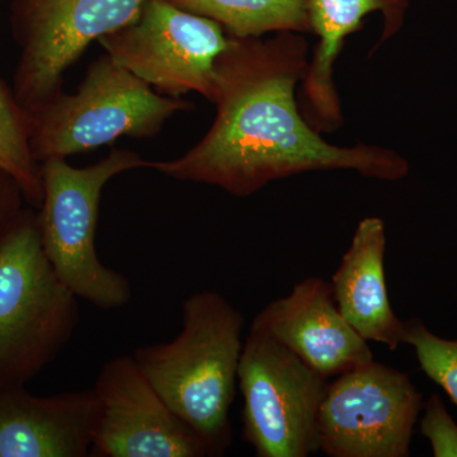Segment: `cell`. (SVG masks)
I'll list each match as a JSON object with an SVG mask.
<instances>
[{"label": "cell", "mask_w": 457, "mask_h": 457, "mask_svg": "<svg viewBox=\"0 0 457 457\" xmlns=\"http://www.w3.org/2000/svg\"><path fill=\"white\" fill-rule=\"evenodd\" d=\"M309 60L303 33L279 32L266 41L230 37L213 71L212 101L218 111L212 128L186 154L150 162V168L236 197L309 171L351 170L385 182L405 179L411 167L395 150L335 145L308 122L296 87Z\"/></svg>", "instance_id": "obj_1"}, {"label": "cell", "mask_w": 457, "mask_h": 457, "mask_svg": "<svg viewBox=\"0 0 457 457\" xmlns=\"http://www.w3.org/2000/svg\"><path fill=\"white\" fill-rule=\"evenodd\" d=\"M177 7L215 21L234 38L270 32L311 33L309 0H170Z\"/></svg>", "instance_id": "obj_15"}, {"label": "cell", "mask_w": 457, "mask_h": 457, "mask_svg": "<svg viewBox=\"0 0 457 457\" xmlns=\"http://www.w3.org/2000/svg\"><path fill=\"white\" fill-rule=\"evenodd\" d=\"M249 332L281 343L328 378L374 360L369 342L339 312L332 284L317 276L302 279L290 294L267 303Z\"/></svg>", "instance_id": "obj_11"}, {"label": "cell", "mask_w": 457, "mask_h": 457, "mask_svg": "<svg viewBox=\"0 0 457 457\" xmlns=\"http://www.w3.org/2000/svg\"><path fill=\"white\" fill-rule=\"evenodd\" d=\"M423 404L407 372L370 361L328 383L319 447L330 457H408Z\"/></svg>", "instance_id": "obj_7"}, {"label": "cell", "mask_w": 457, "mask_h": 457, "mask_svg": "<svg viewBox=\"0 0 457 457\" xmlns=\"http://www.w3.org/2000/svg\"><path fill=\"white\" fill-rule=\"evenodd\" d=\"M408 7L409 0H309L312 32L318 45L302 82V99L303 116L318 131L336 130L343 121L333 74L345 38L359 31L363 18L380 12L384 26L376 50L400 31Z\"/></svg>", "instance_id": "obj_13"}, {"label": "cell", "mask_w": 457, "mask_h": 457, "mask_svg": "<svg viewBox=\"0 0 457 457\" xmlns=\"http://www.w3.org/2000/svg\"><path fill=\"white\" fill-rule=\"evenodd\" d=\"M78 300L45 254L37 218L17 215L0 239V387L23 385L64 350Z\"/></svg>", "instance_id": "obj_3"}, {"label": "cell", "mask_w": 457, "mask_h": 457, "mask_svg": "<svg viewBox=\"0 0 457 457\" xmlns=\"http://www.w3.org/2000/svg\"><path fill=\"white\" fill-rule=\"evenodd\" d=\"M386 228L383 219L368 216L357 225L351 245L333 273V296L345 320L366 342L398 350L404 320L390 303L385 278Z\"/></svg>", "instance_id": "obj_14"}, {"label": "cell", "mask_w": 457, "mask_h": 457, "mask_svg": "<svg viewBox=\"0 0 457 457\" xmlns=\"http://www.w3.org/2000/svg\"><path fill=\"white\" fill-rule=\"evenodd\" d=\"M403 345H411L420 368L457 405V339L442 338L420 318L404 321Z\"/></svg>", "instance_id": "obj_17"}, {"label": "cell", "mask_w": 457, "mask_h": 457, "mask_svg": "<svg viewBox=\"0 0 457 457\" xmlns=\"http://www.w3.org/2000/svg\"><path fill=\"white\" fill-rule=\"evenodd\" d=\"M146 0H22L14 96L27 113L62 90V77L90 42L128 26Z\"/></svg>", "instance_id": "obj_9"}, {"label": "cell", "mask_w": 457, "mask_h": 457, "mask_svg": "<svg viewBox=\"0 0 457 457\" xmlns=\"http://www.w3.org/2000/svg\"><path fill=\"white\" fill-rule=\"evenodd\" d=\"M329 378L270 337L249 332L237 370L242 438L257 457H309Z\"/></svg>", "instance_id": "obj_6"}, {"label": "cell", "mask_w": 457, "mask_h": 457, "mask_svg": "<svg viewBox=\"0 0 457 457\" xmlns=\"http://www.w3.org/2000/svg\"><path fill=\"white\" fill-rule=\"evenodd\" d=\"M420 431L429 441L435 457H457V425L441 396L432 394L423 404Z\"/></svg>", "instance_id": "obj_18"}, {"label": "cell", "mask_w": 457, "mask_h": 457, "mask_svg": "<svg viewBox=\"0 0 457 457\" xmlns=\"http://www.w3.org/2000/svg\"><path fill=\"white\" fill-rule=\"evenodd\" d=\"M98 418L90 457H206V444L177 416L132 354L107 361L96 378Z\"/></svg>", "instance_id": "obj_10"}, {"label": "cell", "mask_w": 457, "mask_h": 457, "mask_svg": "<svg viewBox=\"0 0 457 457\" xmlns=\"http://www.w3.org/2000/svg\"><path fill=\"white\" fill-rule=\"evenodd\" d=\"M245 323L227 297L197 291L182 303L176 338L132 353L171 411L203 438L209 456L225 455L231 445L228 414L236 399Z\"/></svg>", "instance_id": "obj_2"}, {"label": "cell", "mask_w": 457, "mask_h": 457, "mask_svg": "<svg viewBox=\"0 0 457 457\" xmlns=\"http://www.w3.org/2000/svg\"><path fill=\"white\" fill-rule=\"evenodd\" d=\"M97 418L93 389L38 398L0 387V457H88Z\"/></svg>", "instance_id": "obj_12"}, {"label": "cell", "mask_w": 457, "mask_h": 457, "mask_svg": "<svg viewBox=\"0 0 457 457\" xmlns=\"http://www.w3.org/2000/svg\"><path fill=\"white\" fill-rule=\"evenodd\" d=\"M0 171L32 204H41V167L29 144V113L0 80Z\"/></svg>", "instance_id": "obj_16"}, {"label": "cell", "mask_w": 457, "mask_h": 457, "mask_svg": "<svg viewBox=\"0 0 457 457\" xmlns=\"http://www.w3.org/2000/svg\"><path fill=\"white\" fill-rule=\"evenodd\" d=\"M137 168H150L137 153L113 149L98 163L74 168L65 159L41 165V245L59 278L78 299L101 311H116L131 300L129 279L104 266L96 252L101 195L108 180Z\"/></svg>", "instance_id": "obj_4"}, {"label": "cell", "mask_w": 457, "mask_h": 457, "mask_svg": "<svg viewBox=\"0 0 457 457\" xmlns=\"http://www.w3.org/2000/svg\"><path fill=\"white\" fill-rule=\"evenodd\" d=\"M17 192L21 191L16 183L0 171V239L4 236L9 225L17 218L14 215Z\"/></svg>", "instance_id": "obj_19"}, {"label": "cell", "mask_w": 457, "mask_h": 457, "mask_svg": "<svg viewBox=\"0 0 457 457\" xmlns=\"http://www.w3.org/2000/svg\"><path fill=\"white\" fill-rule=\"evenodd\" d=\"M188 101L156 95L149 84L106 55L93 62L74 95L60 90L29 113L36 161L88 152L123 137H153Z\"/></svg>", "instance_id": "obj_5"}, {"label": "cell", "mask_w": 457, "mask_h": 457, "mask_svg": "<svg viewBox=\"0 0 457 457\" xmlns=\"http://www.w3.org/2000/svg\"><path fill=\"white\" fill-rule=\"evenodd\" d=\"M107 55L141 80L179 98L188 92L212 99L216 60L230 36L215 21L146 0L128 26L99 38Z\"/></svg>", "instance_id": "obj_8"}]
</instances>
